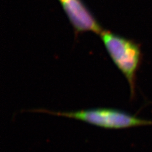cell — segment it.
Returning a JSON list of instances; mask_svg holds the SVG:
<instances>
[{"label": "cell", "instance_id": "6da1fadb", "mask_svg": "<svg viewBox=\"0 0 152 152\" xmlns=\"http://www.w3.org/2000/svg\"><path fill=\"white\" fill-rule=\"evenodd\" d=\"M99 36L113 62L127 79L131 98L134 97L137 72L142 60L140 46L108 31L103 30Z\"/></svg>", "mask_w": 152, "mask_h": 152}, {"label": "cell", "instance_id": "7a4b0ae2", "mask_svg": "<svg viewBox=\"0 0 152 152\" xmlns=\"http://www.w3.org/2000/svg\"><path fill=\"white\" fill-rule=\"evenodd\" d=\"M35 111L73 118L107 129H124L152 125L151 121L142 119L115 108H96L70 112H53L41 109Z\"/></svg>", "mask_w": 152, "mask_h": 152}, {"label": "cell", "instance_id": "3957f363", "mask_svg": "<svg viewBox=\"0 0 152 152\" xmlns=\"http://www.w3.org/2000/svg\"><path fill=\"white\" fill-rule=\"evenodd\" d=\"M76 32H93L98 34L103 30L82 0H58Z\"/></svg>", "mask_w": 152, "mask_h": 152}]
</instances>
